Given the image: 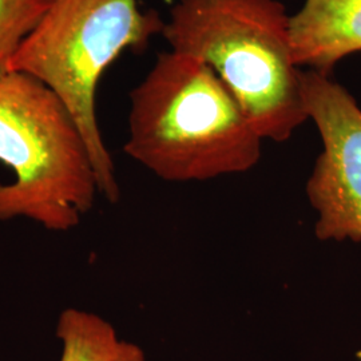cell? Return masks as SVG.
I'll return each mask as SVG.
<instances>
[{
	"instance_id": "obj_2",
	"label": "cell",
	"mask_w": 361,
	"mask_h": 361,
	"mask_svg": "<svg viewBox=\"0 0 361 361\" xmlns=\"http://www.w3.org/2000/svg\"><path fill=\"white\" fill-rule=\"evenodd\" d=\"M289 20L279 0H176L162 37L213 68L262 141L285 142L308 119Z\"/></svg>"
},
{
	"instance_id": "obj_6",
	"label": "cell",
	"mask_w": 361,
	"mask_h": 361,
	"mask_svg": "<svg viewBox=\"0 0 361 361\" xmlns=\"http://www.w3.org/2000/svg\"><path fill=\"white\" fill-rule=\"evenodd\" d=\"M298 68L324 74L343 58L361 51V0H305L289 20Z\"/></svg>"
},
{
	"instance_id": "obj_8",
	"label": "cell",
	"mask_w": 361,
	"mask_h": 361,
	"mask_svg": "<svg viewBox=\"0 0 361 361\" xmlns=\"http://www.w3.org/2000/svg\"><path fill=\"white\" fill-rule=\"evenodd\" d=\"M52 0H0V77L25 39L37 27Z\"/></svg>"
},
{
	"instance_id": "obj_1",
	"label": "cell",
	"mask_w": 361,
	"mask_h": 361,
	"mask_svg": "<svg viewBox=\"0 0 361 361\" xmlns=\"http://www.w3.org/2000/svg\"><path fill=\"white\" fill-rule=\"evenodd\" d=\"M123 152L168 182L246 173L261 159L262 138L232 92L201 59L161 52L130 92Z\"/></svg>"
},
{
	"instance_id": "obj_3",
	"label": "cell",
	"mask_w": 361,
	"mask_h": 361,
	"mask_svg": "<svg viewBox=\"0 0 361 361\" xmlns=\"http://www.w3.org/2000/svg\"><path fill=\"white\" fill-rule=\"evenodd\" d=\"M164 25L138 0H52L10 62L8 73L37 78L65 104L87 146L98 192L110 204L121 189L98 125V85L122 52L142 51Z\"/></svg>"
},
{
	"instance_id": "obj_5",
	"label": "cell",
	"mask_w": 361,
	"mask_h": 361,
	"mask_svg": "<svg viewBox=\"0 0 361 361\" xmlns=\"http://www.w3.org/2000/svg\"><path fill=\"white\" fill-rule=\"evenodd\" d=\"M301 92L323 142L307 183L317 213L314 232L322 241L360 243L361 109L331 74L316 70L301 71Z\"/></svg>"
},
{
	"instance_id": "obj_4",
	"label": "cell",
	"mask_w": 361,
	"mask_h": 361,
	"mask_svg": "<svg viewBox=\"0 0 361 361\" xmlns=\"http://www.w3.org/2000/svg\"><path fill=\"white\" fill-rule=\"evenodd\" d=\"M0 162L13 173L10 183H0V221L25 219L49 232H68L99 194L70 111L25 73L0 77Z\"/></svg>"
},
{
	"instance_id": "obj_7",
	"label": "cell",
	"mask_w": 361,
	"mask_h": 361,
	"mask_svg": "<svg viewBox=\"0 0 361 361\" xmlns=\"http://www.w3.org/2000/svg\"><path fill=\"white\" fill-rule=\"evenodd\" d=\"M55 335L61 344L59 361H146L141 347L121 338L116 328L94 312L66 308Z\"/></svg>"
}]
</instances>
